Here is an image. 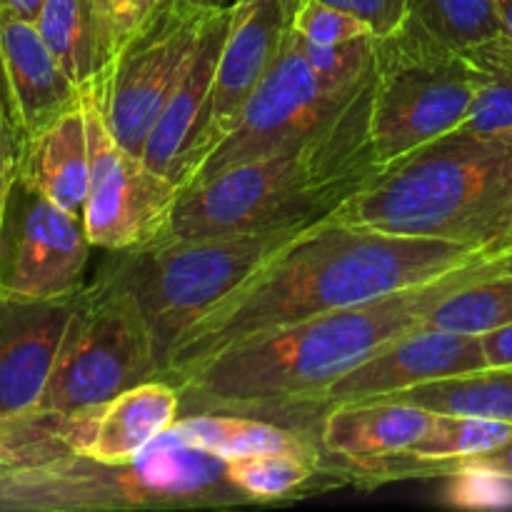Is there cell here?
I'll use <instances>...</instances> for the list:
<instances>
[{"label": "cell", "instance_id": "26", "mask_svg": "<svg viewBox=\"0 0 512 512\" xmlns=\"http://www.w3.org/2000/svg\"><path fill=\"white\" fill-rule=\"evenodd\" d=\"M408 18L460 53L508 33L495 0H408Z\"/></svg>", "mask_w": 512, "mask_h": 512}, {"label": "cell", "instance_id": "27", "mask_svg": "<svg viewBox=\"0 0 512 512\" xmlns=\"http://www.w3.org/2000/svg\"><path fill=\"white\" fill-rule=\"evenodd\" d=\"M228 478L253 503H280V500L308 488L318 475L330 473L325 460L305 458L298 453H258L225 460Z\"/></svg>", "mask_w": 512, "mask_h": 512}, {"label": "cell", "instance_id": "20", "mask_svg": "<svg viewBox=\"0 0 512 512\" xmlns=\"http://www.w3.org/2000/svg\"><path fill=\"white\" fill-rule=\"evenodd\" d=\"M20 178L48 195L53 203L83 220L88 198V130L83 100L23 140Z\"/></svg>", "mask_w": 512, "mask_h": 512}, {"label": "cell", "instance_id": "2", "mask_svg": "<svg viewBox=\"0 0 512 512\" xmlns=\"http://www.w3.org/2000/svg\"><path fill=\"white\" fill-rule=\"evenodd\" d=\"M512 253L475 260L415 288L248 340L175 383L180 413H230L295 428L330 383L425 323L430 310Z\"/></svg>", "mask_w": 512, "mask_h": 512}, {"label": "cell", "instance_id": "28", "mask_svg": "<svg viewBox=\"0 0 512 512\" xmlns=\"http://www.w3.org/2000/svg\"><path fill=\"white\" fill-rule=\"evenodd\" d=\"M512 438V425L470 415L433 413L428 433L403 455L415 463H448L490 453Z\"/></svg>", "mask_w": 512, "mask_h": 512}, {"label": "cell", "instance_id": "8", "mask_svg": "<svg viewBox=\"0 0 512 512\" xmlns=\"http://www.w3.org/2000/svg\"><path fill=\"white\" fill-rule=\"evenodd\" d=\"M160 375L163 358L138 300L98 273L78 293L35 413H95L115 395Z\"/></svg>", "mask_w": 512, "mask_h": 512}, {"label": "cell", "instance_id": "14", "mask_svg": "<svg viewBox=\"0 0 512 512\" xmlns=\"http://www.w3.org/2000/svg\"><path fill=\"white\" fill-rule=\"evenodd\" d=\"M285 30H288V20L280 8V0H233L228 35H225L218 73H215L210 113L195 143L185 185L195 178L213 150L233 133L255 88L265 78L273 60L278 58Z\"/></svg>", "mask_w": 512, "mask_h": 512}, {"label": "cell", "instance_id": "4", "mask_svg": "<svg viewBox=\"0 0 512 512\" xmlns=\"http://www.w3.org/2000/svg\"><path fill=\"white\" fill-rule=\"evenodd\" d=\"M328 218L408 238L512 248V138L453 130L380 168Z\"/></svg>", "mask_w": 512, "mask_h": 512}, {"label": "cell", "instance_id": "17", "mask_svg": "<svg viewBox=\"0 0 512 512\" xmlns=\"http://www.w3.org/2000/svg\"><path fill=\"white\" fill-rule=\"evenodd\" d=\"M180 418V393L158 378L140 383L98 408L70 418V448L103 463H125L143 453Z\"/></svg>", "mask_w": 512, "mask_h": 512}, {"label": "cell", "instance_id": "6", "mask_svg": "<svg viewBox=\"0 0 512 512\" xmlns=\"http://www.w3.org/2000/svg\"><path fill=\"white\" fill-rule=\"evenodd\" d=\"M305 228L308 225L188 240L155 238L138 248L108 250L98 273L138 300L165 365L178 335Z\"/></svg>", "mask_w": 512, "mask_h": 512}, {"label": "cell", "instance_id": "22", "mask_svg": "<svg viewBox=\"0 0 512 512\" xmlns=\"http://www.w3.org/2000/svg\"><path fill=\"white\" fill-rule=\"evenodd\" d=\"M383 400L420 405L430 413L470 415L512 425V368H485L478 373L430 380Z\"/></svg>", "mask_w": 512, "mask_h": 512}, {"label": "cell", "instance_id": "23", "mask_svg": "<svg viewBox=\"0 0 512 512\" xmlns=\"http://www.w3.org/2000/svg\"><path fill=\"white\" fill-rule=\"evenodd\" d=\"M423 325L465 335H488L512 325V255L440 300Z\"/></svg>", "mask_w": 512, "mask_h": 512}, {"label": "cell", "instance_id": "32", "mask_svg": "<svg viewBox=\"0 0 512 512\" xmlns=\"http://www.w3.org/2000/svg\"><path fill=\"white\" fill-rule=\"evenodd\" d=\"M98 73L110 65L145 15V0H93ZM95 73V75H98Z\"/></svg>", "mask_w": 512, "mask_h": 512}, {"label": "cell", "instance_id": "21", "mask_svg": "<svg viewBox=\"0 0 512 512\" xmlns=\"http://www.w3.org/2000/svg\"><path fill=\"white\" fill-rule=\"evenodd\" d=\"M170 433L190 448H198L220 460L258 453H298L305 458L325 460V450L320 448L313 433L288 428V425L265 418H250V415H180Z\"/></svg>", "mask_w": 512, "mask_h": 512}, {"label": "cell", "instance_id": "36", "mask_svg": "<svg viewBox=\"0 0 512 512\" xmlns=\"http://www.w3.org/2000/svg\"><path fill=\"white\" fill-rule=\"evenodd\" d=\"M488 368H512V325L483 335Z\"/></svg>", "mask_w": 512, "mask_h": 512}, {"label": "cell", "instance_id": "42", "mask_svg": "<svg viewBox=\"0 0 512 512\" xmlns=\"http://www.w3.org/2000/svg\"><path fill=\"white\" fill-rule=\"evenodd\" d=\"M0 420H3V418H0Z\"/></svg>", "mask_w": 512, "mask_h": 512}, {"label": "cell", "instance_id": "7", "mask_svg": "<svg viewBox=\"0 0 512 512\" xmlns=\"http://www.w3.org/2000/svg\"><path fill=\"white\" fill-rule=\"evenodd\" d=\"M480 75L473 60L405 18L375 38L370 138L378 168L453 133L468 118Z\"/></svg>", "mask_w": 512, "mask_h": 512}, {"label": "cell", "instance_id": "40", "mask_svg": "<svg viewBox=\"0 0 512 512\" xmlns=\"http://www.w3.org/2000/svg\"><path fill=\"white\" fill-rule=\"evenodd\" d=\"M303 3H305V0H280V8H283V15H285V20H288V25H290V20H293V15L298 13V8Z\"/></svg>", "mask_w": 512, "mask_h": 512}, {"label": "cell", "instance_id": "16", "mask_svg": "<svg viewBox=\"0 0 512 512\" xmlns=\"http://www.w3.org/2000/svg\"><path fill=\"white\" fill-rule=\"evenodd\" d=\"M230 5L218 3L205 28L200 33L198 45L180 75L178 85L170 93L158 123L150 130L143 148V160L155 170L183 188L190 175L195 143L205 128L213 98L215 73L223 53L225 35H228Z\"/></svg>", "mask_w": 512, "mask_h": 512}, {"label": "cell", "instance_id": "25", "mask_svg": "<svg viewBox=\"0 0 512 512\" xmlns=\"http://www.w3.org/2000/svg\"><path fill=\"white\" fill-rule=\"evenodd\" d=\"M35 25L75 83L83 85L95 78L98 38H95L93 0H45Z\"/></svg>", "mask_w": 512, "mask_h": 512}, {"label": "cell", "instance_id": "10", "mask_svg": "<svg viewBox=\"0 0 512 512\" xmlns=\"http://www.w3.org/2000/svg\"><path fill=\"white\" fill-rule=\"evenodd\" d=\"M368 83L370 78L358 85H338L325 80L303 58L288 25L278 58L273 60L265 78L255 88L233 133L213 150V155L205 160L203 168L183 190L195 188L235 165L250 163V160L298 143L305 135L315 133L335 115L343 113L345 105Z\"/></svg>", "mask_w": 512, "mask_h": 512}, {"label": "cell", "instance_id": "19", "mask_svg": "<svg viewBox=\"0 0 512 512\" xmlns=\"http://www.w3.org/2000/svg\"><path fill=\"white\" fill-rule=\"evenodd\" d=\"M433 413L400 400H365L325 410L313 433L328 458L343 465L405 455L425 433Z\"/></svg>", "mask_w": 512, "mask_h": 512}, {"label": "cell", "instance_id": "11", "mask_svg": "<svg viewBox=\"0 0 512 512\" xmlns=\"http://www.w3.org/2000/svg\"><path fill=\"white\" fill-rule=\"evenodd\" d=\"M80 100L88 130V198L83 210L88 240L100 250L150 243L168 225L180 188L118 143L93 80L83 83Z\"/></svg>", "mask_w": 512, "mask_h": 512}, {"label": "cell", "instance_id": "41", "mask_svg": "<svg viewBox=\"0 0 512 512\" xmlns=\"http://www.w3.org/2000/svg\"><path fill=\"white\" fill-rule=\"evenodd\" d=\"M158 3H160V0H145V13H148V10H153ZM143 18H145V15H143Z\"/></svg>", "mask_w": 512, "mask_h": 512}, {"label": "cell", "instance_id": "38", "mask_svg": "<svg viewBox=\"0 0 512 512\" xmlns=\"http://www.w3.org/2000/svg\"><path fill=\"white\" fill-rule=\"evenodd\" d=\"M0 108L8 110L13 115V105H10V88H8V75H5L3 55H0Z\"/></svg>", "mask_w": 512, "mask_h": 512}, {"label": "cell", "instance_id": "1", "mask_svg": "<svg viewBox=\"0 0 512 512\" xmlns=\"http://www.w3.org/2000/svg\"><path fill=\"white\" fill-rule=\"evenodd\" d=\"M503 253H512V248L408 238L323 218L270 255L178 335L165 355L160 378L175 385L248 340L430 283Z\"/></svg>", "mask_w": 512, "mask_h": 512}, {"label": "cell", "instance_id": "39", "mask_svg": "<svg viewBox=\"0 0 512 512\" xmlns=\"http://www.w3.org/2000/svg\"><path fill=\"white\" fill-rule=\"evenodd\" d=\"M495 3H498L500 18H503L505 30H508V35H512V0H495Z\"/></svg>", "mask_w": 512, "mask_h": 512}, {"label": "cell", "instance_id": "33", "mask_svg": "<svg viewBox=\"0 0 512 512\" xmlns=\"http://www.w3.org/2000/svg\"><path fill=\"white\" fill-rule=\"evenodd\" d=\"M423 478H478V480H503L512 483V438L490 453L473 455V458L448 460V463H420Z\"/></svg>", "mask_w": 512, "mask_h": 512}, {"label": "cell", "instance_id": "35", "mask_svg": "<svg viewBox=\"0 0 512 512\" xmlns=\"http://www.w3.org/2000/svg\"><path fill=\"white\" fill-rule=\"evenodd\" d=\"M20 153H23V135L15 125L13 115L0 108V215H3L5 198L10 193V185L18 178Z\"/></svg>", "mask_w": 512, "mask_h": 512}, {"label": "cell", "instance_id": "12", "mask_svg": "<svg viewBox=\"0 0 512 512\" xmlns=\"http://www.w3.org/2000/svg\"><path fill=\"white\" fill-rule=\"evenodd\" d=\"M90 248L83 220L15 178L0 215V293L68 298L85 288Z\"/></svg>", "mask_w": 512, "mask_h": 512}, {"label": "cell", "instance_id": "9", "mask_svg": "<svg viewBox=\"0 0 512 512\" xmlns=\"http://www.w3.org/2000/svg\"><path fill=\"white\" fill-rule=\"evenodd\" d=\"M220 0H160L110 65L93 78L108 128L143 158L145 140L178 85L205 20Z\"/></svg>", "mask_w": 512, "mask_h": 512}, {"label": "cell", "instance_id": "5", "mask_svg": "<svg viewBox=\"0 0 512 512\" xmlns=\"http://www.w3.org/2000/svg\"><path fill=\"white\" fill-rule=\"evenodd\" d=\"M253 500L228 478L225 460L165 433L138 458L103 463L65 450L0 465V512L228 508Z\"/></svg>", "mask_w": 512, "mask_h": 512}, {"label": "cell", "instance_id": "31", "mask_svg": "<svg viewBox=\"0 0 512 512\" xmlns=\"http://www.w3.org/2000/svg\"><path fill=\"white\" fill-rule=\"evenodd\" d=\"M290 28L318 45H340L373 35L363 20L325 0H305L290 20Z\"/></svg>", "mask_w": 512, "mask_h": 512}, {"label": "cell", "instance_id": "34", "mask_svg": "<svg viewBox=\"0 0 512 512\" xmlns=\"http://www.w3.org/2000/svg\"><path fill=\"white\" fill-rule=\"evenodd\" d=\"M325 3L363 20L375 38L393 33L408 18V0H325Z\"/></svg>", "mask_w": 512, "mask_h": 512}, {"label": "cell", "instance_id": "29", "mask_svg": "<svg viewBox=\"0 0 512 512\" xmlns=\"http://www.w3.org/2000/svg\"><path fill=\"white\" fill-rule=\"evenodd\" d=\"M70 448V418L28 413L0 420V465L50 458Z\"/></svg>", "mask_w": 512, "mask_h": 512}, {"label": "cell", "instance_id": "15", "mask_svg": "<svg viewBox=\"0 0 512 512\" xmlns=\"http://www.w3.org/2000/svg\"><path fill=\"white\" fill-rule=\"evenodd\" d=\"M75 300L0 293V418L35 413Z\"/></svg>", "mask_w": 512, "mask_h": 512}, {"label": "cell", "instance_id": "13", "mask_svg": "<svg viewBox=\"0 0 512 512\" xmlns=\"http://www.w3.org/2000/svg\"><path fill=\"white\" fill-rule=\"evenodd\" d=\"M485 368H488V355H485L483 335L450 333V330L418 325L330 383L323 395L300 415L295 430L313 433L320 415L335 405L383 400L430 380L478 373Z\"/></svg>", "mask_w": 512, "mask_h": 512}, {"label": "cell", "instance_id": "24", "mask_svg": "<svg viewBox=\"0 0 512 512\" xmlns=\"http://www.w3.org/2000/svg\"><path fill=\"white\" fill-rule=\"evenodd\" d=\"M480 85L460 130L483 138H512V35L503 33L468 50Z\"/></svg>", "mask_w": 512, "mask_h": 512}, {"label": "cell", "instance_id": "18", "mask_svg": "<svg viewBox=\"0 0 512 512\" xmlns=\"http://www.w3.org/2000/svg\"><path fill=\"white\" fill-rule=\"evenodd\" d=\"M0 55L8 75L13 120L23 140L40 133L80 100L83 85L65 73L33 20L0 13Z\"/></svg>", "mask_w": 512, "mask_h": 512}, {"label": "cell", "instance_id": "30", "mask_svg": "<svg viewBox=\"0 0 512 512\" xmlns=\"http://www.w3.org/2000/svg\"><path fill=\"white\" fill-rule=\"evenodd\" d=\"M293 30V28H290ZM293 38L303 58L318 70L325 80L338 85H358L370 78L373 73V55H375V35L368 38L350 40L340 45H318L313 40L303 38L293 30Z\"/></svg>", "mask_w": 512, "mask_h": 512}, {"label": "cell", "instance_id": "37", "mask_svg": "<svg viewBox=\"0 0 512 512\" xmlns=\"http://www.w3.org/2000/svg\"><path fill=\"white\" fill-rule=\"evenodd\" d=\"M45 0H0V13L18 15V18L33 20L38 18L40 8H43Z\"/></svg>", "mask_w": 512, "mask_h": 512}, {"label": "cell", "instance_id": "3", "mask_svg": "<svg viewBox=\"0 0 512 512\" xmlns=\"http://www.w3.org/2000/svg\"><path fill=\"white\" fill-rule=\"evenodd\" d=\"M378 170L368 83L343 113L298 143L183 190L158 238L313 225L358 193Z\"/></svg>", "mask_w": 512, "mask_h": 512}]
</instances>
